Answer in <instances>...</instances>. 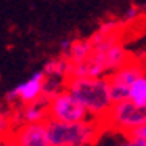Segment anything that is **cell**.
Wrapping results in <instances>:
<instances>
[{"instance_id":"obj_1","label":"cell","mask_w":146,"mask_h":146,"mask_svg":"<svg viewBox=\"0 0 146 146\" xmlns=\"http://www.w3.org/2000/svg\"><path fill=\"white\" fill-rule=\"evenodd\" d=\"M66 90L71 92L76 100L85 108L90 119H95L98 122H103L114 104L108 77L69 79Z\"/></svg>"},{"instance_id":"obj_2","label":"cell","mask_w":146,"mask_h":146,"mask_svg":"<svg viewBox=\"0 0 146 146\" xmlns=\"http://www.w3.org/2000/svg\"><path fill=\"white\" fill-rule=\"evenodd\" d=\"M103 129V124L95 119L61 122L48 117L45 120L48 146H92L96 143Z\"/></svg>"},{"instance_id":"obj_3","label":"cell","mask_w":146,"mask_h":146,"mask_svg":"<svg viewBox=\"0 0 146 146\" xmlns=\"http://www.w3.org/2000/svg\"><path fill=\"white\" fill-rule=\"evenodd\" d=\"M101 124L104 129L117 130L124 135H133L138 129L146 125V108L138 106L130 100L114 103Z\"/></svg>"},{"instance_id":"obj_4","label":"cell","mask_w":146,"mask_h":146,"mask_svg":"<svg viewBox=\"0 0 146 146\" xmlns=\"http://www.w3.org/2000/svg\"><path fill=\"white\" fill-rule=\"evenodd\" d=\"M145 68H143L138 61L130 60L127 64L114 71L112 74L108 76L109 79V85H111V96L114 103H120L129 100L130 95V87L138 77H141L145 74Z\"/></svg>"},{"instance_id":"obj_5","label":"cell","mask_w":146,"mask_h":146,"mask_svg":"<svg viewBox=\"0 0 146 146\" xmlns=\"http://www.w3.org/2000/svg\"><path fill=\"white\" fill-rule=\"evenodd\" d=\"M48 114L52 119L61 120V122H82V120L90 119L87 109L68 90L61 92L60 95L50 100Z\"/></svg>"},{"instance_id":"obj_6","label":"cell","mask_w":146,"mask_h":146,"mask_svg":"<svg viewBox=\"0 0 146 146\" xmlns=\"http://www.w3.org/2000/svg\"><path fill=\"white\" fill-rule=\"evenodd\" d=\"M45 72L43 71H35L29 79L18 84L15 88L7 93V101L16 103L19 106L31 104L40 100L43 96V85H45Z\"/></svg>"},{"instance_id":"obj_7","label":"cell","mask_w":146,"mask_h":146,"mask_svg":"<svg viewBox=\"0 0 146 146\" xmlns=\"http://www.w3.org/2000/svg\"><path fill=\"white\" fill-rule=\"evenodd\" d=\"M48 106H50V100L42 96L40 100H37L34 103L16 108L15 111H11L15 125L18 127L21 124H43L50 117Z\"/></svg>"},{"instance_id":"obj_8","label":"cell","mask_w":146,"mask_h":146,"mask_svg":"<svg viewBox=\"0 0 146 146\" xmlns=\"http://www.w3.org/2000/svg\"><path fill=\"white\" fill-rule=\"evenodd\" d=\"M11 137L19 146H48L45 122L43 124H21L15 127Z\"/></svg>"},{"instance_id":"obj_9","label":"cell","mask_w":146,"mask_h":146,"mask_svg":"<svg viewBox=\"0 0 146 146\" xmlns=\"http://www.w3.org/2000/svg\"><path fill=\"white\" fill-rule=\"evenodd\" d=\"M43 72L47 77H60V79H68L71 77V71H72V63L64 58V56H60V58H53V60L47 61L43 64Z\"/></svg>"},{"instance_id":"obj_10","label":"cell","mask_w":146,"mask_h":146,"mask_svg":"<svg viewBox=\"0 0 146 146\" xmlns=\"http://www.w3.org/2000/svg\"><path fill=\"white\" fill-rule=\"evenodd\" d=\"M93 43H92L90 39H77L74 40L72 47H71V52L68 53V58L72 64H76V63H82V61L88 60L92 56V53H93Z\"/></svg>"},{"instance_id":"obj_11","label":"cell","mask_w":146,"mask_h":146,"mask_svg":"<svg viewBox=\"0 0 146 146\" xmlns=\"http://www.w3.org/2000/svg\"><path fill=\"white\" fill-rule=\"evenodd\" d=\"M129 100L138 106L146 108V72L132 84Z\"/></svg>"},{"instance_id":"obj_12","label":"cell","mask_w":146,"mask_h":146,"mask_svg":"<svg viewBox=\"0 0 146 146\" xmlns=\"http://www.w3.org/2000/svg\"><path fill=\"white\" fill-rule=\"evenodd\" d=\"M138 15H140V8H138V7H135V5H132V7H129V8L125 10L124 21H125V23L135 21V19L138 18Z\"/></svg>"},{"instance_id":"obj_13","label":"cell","mask_w":146,"mask_h":146,"mask_svg":"<svg viewBox=\"0 0 146 146\" xmlns=\"http://www.w3.org/2000/svg\"><path fill=\"white\" fill-rule=\"evenodd\" d=\"M132 137L135 138V140H137L141 146H146V125H145V127H141V129H138Z\"/></svg>"},{"instance_id":"obj_14","label":"cell","mask_w":146,"mask_h":146,"mask_svg":"<svg viewBox=\"0 0 146 146\" xmlns=\"http://www.w3.org/2000/svg\"><path fill=\"white\" fill-rule=\"evenodd\" d=\"M72 43H74V40H71V39H64V40H61V43H60V50H61V56H68V53L71 52V47H72Z\"/></svg>"},{"instance_id":"obj_15","label":"cell","mask_w":146,"mask_h":146,"mask_svg":"<svg viewBox=\"0 0 146 146\" xmlns=\"http://www.w3.org/2000/svg\"><path fill=\"white\" fill-rule=\"evenodd\" d=\"M117 146H141V145H140V143H138L132 135H125V137L119 141V145H117Z\"/></svg>"},{"instance_id":"obj_16","label":"cell","mask_w":146,"mask_h":146,"mask_svg":"<svg viewBox=\"0 0 146 146\" xmlns=\"http://www.w3.org/2000/svg\"><path fill=\"white\" fill-rule=\"evenodd\" d=\"M0 146H19L16 143V140H15L11 135H7V137H2V143H0Z\"/></svg>"}]
</instances>
